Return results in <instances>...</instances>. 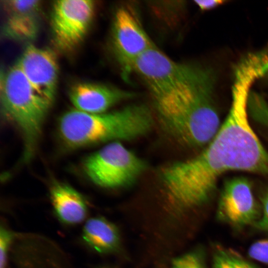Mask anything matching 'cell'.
Returning a JSON list of instances; mask_svg holds the SVG:
<instances>
[{
	"mask_svg": "<svg viewBox=\"0 0 268 268\" xmlns=\"http://www.w3.org/2000/svg\"><path fill=\"white\" fill-rule=\"evenodd\" d=\"M209 69L174 62L154 46L139 57L134 67L146 84L152 98L195 83Z\"/></svg>",
	"mask_w": 268,
	"mask_h": 268,
	"instance_id": "8992f818",
	"label": "cell"
},
{
	"mask_svg": "<svg viewBox=\"0 0 268 268\" xmlns=\"http://www.w3.org/2000/svg\"><path fill=\"white\" fill-rule=\"evenodd\" d=\"M5 19L3 36L19 42L29 43L36 39L40 28L41 1L8 0L3 1Z\"/></svg>",
	"mask_w": 268,
	"mask_h": 268,
	"instance_id": "8fae6325",
	"label": "cell"
},
{
	"mask_svg": "<svg viewBox=\"0 0 268 268\" xmlns=\"http://www.w3.org/2000/svg\"><path fill=\"white\" fill-rule=\"evenodd\" d=\"M262 214L256 222V226L261 230L268 232V192L262 198Z\"/></svg>",
	"mask_w": 268,
	"mask_h": 268,
	"instance_id": "d6986e66",
	"label": "cell"
},
{
	"mask_svg": "<svg viewBox=\"0 0 268 268\" xmlns=\"http://www.w3.org/2000/svg\"><path fill=\"white\" fill-rule=\"evenodd\" d=\"M267 75H268V73H267Z\"/></svg>",
	"mask_w": 268,
	"mask_h": 268,
	"instance_id": "44dd1931",
	"label": "cell"
},
{
	"mask_svg": "<svg viewBox=\"0 0 268 268\" xmlns=\"http://www.w3.org/2000/svg\"><path fill=\"white\" fill-rule=\"evenodd\" d=\"M154 123L149 108L144 104H135L99 114L72 109L61 117L58 128L65 144L77 148L134 140L148 134Z\"/></svg>",
	"mask_w": 268,
	"mask_h": 268,
	"instance_id": "3957f363",
	"label": "cell"
},
{
	"mask_svg": "<svg viewBox=\"0 0 268 268\" xmlns=\"http://www.w3.org/2000/svg\"><path fill=\"white\" fill-rule=\"evenodd\" d=\"M172 268H204L202 262L195 253H189L175 259Z\"/></svg>",
	"mask_w": 268,
	"mask_h": 268,
	"instance_id": "ac0fdd59",
	"label": "cell"
},
{
	"mask_svg": "<svg viewBox=\"0 0 268 268\" xmlns=\"http://www.w3.org/2000/svg\"><path fill=\"white\" fill-rule=\"evenodd\" d=\"M68 96L76 110L99 114L106 112L116 104L133 98L134 94L106 85L80 82L71 87Z\"/></svg>",
	"mask_w": 268,
	"mask_h": 268,
	"instance_id": "7c38bea8",
	"label": "cell"
},
{
	"mask_svg": "<svg viewBox=\"0 0 268 268\" xmlns=\"http://www.w3.org/2000/svg\"><path fill=\"white\" fill-rule=\"evenodd\" d=\"M199 7L202 10L210 9L221 4V0H196L195 1Z\"/></svg>",
	"mask_w": 268,
	"mask_h": 268,
	"instance_id": "ffe728a7",
	"label": "cell"
},
{
	"mask_svg": "<svg viewBox=\"0 0 268 268\" xmlns=\"http://www.w3.org/2000/svg\"><path fill=\"white\" fill-rule=\"evenodd\" d=\"M34 91L53 103L58 80V65L50 49L28 44L16 61Z\"/></svg>",
	"mask_w": 268,
	"mask_h": 268,
	"instance_id": "30bf717a",
	"label": "cell"
},
{
	"mask_svg": "<svg viewBox=\"0 0 268 268\" xmlns=\"http://www.w3.org/2000/svg\"><path fill=\"white\" fill-rule=\"evenodd\" d=\"M95 4L90 0L54 1L51 14L53 41L57 48L68 52L83 39L94 17Z\"/></svg>",
	"mask_w": 268,
	"mask_h": 268,
	"instance_id": "52a82bcc",
	"label": "cell"
},
{
	"mask_svg": "<svg viewBox=\"0 0 268 268\" xmlns=\"http://www.w3.org/2000/svg\"><path fill=\"white\" fill-rule=\"evenodd\" d=\"M248 111L256 122L268 129V103L262 95L255 94L250 97Z\"/></svg>",
	"mask_w": 268,
	"mask_h": 268,
	"instance_id": "2e32d148",
	"label": "cell"
},
{
	"mask_svg": "<svg viewBox=\"0 0 268 268\" xmlns=\"http://www.w3.org/2000/svg\"><path fill=\"white\" fill-rule=\"evenodd\" d=\"M259 214L250 182L243 177L228 180L222 187L218 200L219 218L239 228L256 222Z\"/></svg>",
	"mask_w": 268,
	"mask_h": 268,
	"instance_id": "9c48e42d",
	"label": "cell"
},
{
	"mask_svg": "<svg viewBox=\"0 0 268 268\" xmlns=\"http://www.w3.org/2000/svg\"><path fill=\"white\" fill-rule=\"evenodd\" d=\"M112 27V46L124 76L134 70L137 59L154 47L133 13L125 7L116 12Z\"/></svg>",
	"mask_w": 268,
	"mask_h": 268,
	"instance_id": "ba28073f",
	"label": "cell"
},
{
	"mask_svg": "<svg viewBox=\"0 0 268 268\" xmlns=\"http://www.w3.org/2000/svg\"><path fill=\"white\" fill-rule=\"evenodd\" d=\"M87 177L96 185L107 189L131 187L146 170L147 162L122 142L107 143L84 160Z\"/></svg>",
	"mask_w": 268,
	"mask_h": 268,
	"instance_id": "5b68a950",
	"label": "cell"
},
{
	"mask_svg": "<svg viewBox=\"0 0 268 268\" xmlns=\"http://www.w3.org/2000/svg\"><path fill=\"white\" fill-rule=\"evenodd\" d=\"M214 72L209 71L194 83L153 98L162 130L185 146L206 145L220 127L213 95Z\"/></svg>",
	"mask_w": 268,
	"mask_h": 268,
	"instance_id": "7a4b0ae2",
	"label": "cell"
},
{
	"mask_svg": "<svg viewBox=\"0 0 268 268\" xmlns=\"http://www.w3.org/2000/svg\"><path fill=\"white\" fill-rule=\"evenodd\" d=\"M248 255L257 261L268 264V238L252 244L248 250Z\"/></svg>",
	"mask_w": 268,
	"mask_h": 268,
	"instance_id": "e0dca14e",
	"label": "cell"
},
{
	"mask_svg": "<svg viewBox=\"0 0 268 268\" xmlns=\"http://www.w3.org/2000/svg\"><path fill=\"white\" fill-rule=\"evenodd\" d=\"M213 268H255L254 266L237 252L218 247L213 257Z\"/></svg>",
	"mask_w": 268,
	"mask_h": 268,
	"instance_id": "9a60e30c",
	"label": "cell"
},
{
	"mask_svg": "<svg viewBox=\"0 0 268 268\" xmlns=\"http://www.w3.org/2000/svg\"><path fill=\"white\" fill-rule=\"evenodd\" d=\"M82 238L88 246L100 253L114 250L119 239L116 227L102 217L92 218L86 222Z\"/></svg>",
	"mask_w": 268,
	"mask_h": 268,
	"instance_id": "5bb4252c",
	"label": "cell"
},
{
	"mask_svg": "<svg viewBox=\"0 0 268 268\" xmlns=\"http://www.w3.org/2000/svg\"><path fill=\"white\" fill-rule=\"evenodd\" d=\"M0 95L4 114L22 134L23 159L27 161L35 151L44 120L53 104L34 91L16 62L3 75Z\"/></svg>",
	"mask_w": 268,
	"mask_h": 268,
	"instance_id": "277c9868",
	"label": "cell"
},
{
	"mask_svg": "<svg viewBox=\"0 0 268 268\" xmlns=\"http://www.w3.org/2000/svg\"><path fill=\"white\" fill-rule=\"evenodd\" d=\"M252 83L246 77L234 79L228 114L202 151L160 169L161 189L172 207L186 209L203 204L214 192L219 178L228 171L268 177V151L249 120L248 100Z\"/></svg>",
	"mask_w": 268,
	"mask_h": 268,
	"instance_id": "6da1fadb",
	"label": "cell"
},
{
	"mask_svg": "<svg viewBox=\"0 0 268 268\" xmlns=\"http://www.w3.org/2000/svg\"><path fill=\"white\" fill-rule=\"evenodd\" d=\"M50 192L52 205L61 221L75 224L84 219L87 205L83 197L76 190L65 183L55 182Z\"/></svg>",
	"mask_w": 268,
	"mask_h": 268,
	"instance_id": "4fadbf2b",
	"label": "cell"
}]
</instances>
